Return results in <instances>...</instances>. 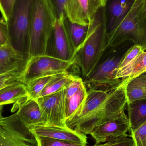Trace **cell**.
I'll list each match as a JSON object with an SVG mask.
<instances>
[{"instance_id":"obj_1","label":"cell","mask_w":146,"mask_h":146,"mask_svg":"<svg viewBox=\"0 0 146 146\" xmlns=\"http://www.w3.org/2000/svg\"><path fill=\"white\" fill-rule=\"evenodd\" d=\"M106 7L99 10L92 22L88 25L85 40L75 52L74 64L80 67L85 78L97 67L107 48L108 33Z\"/></svg>"},{"instance_id":"obj_2","label":"cell","mask_w":146,"mask_h":146,"mask_svg":"<svg viewBox=\"0 0 146 146\" xmlns=\"http://www.w3.org/2000/svg\"><path fill=\"white\" fill-rule=\"evenodd\" d=\"M57 19L49 0L34 1L30 23V57L48 54V47Z\"/></svg>"},{"instance_id":"obj_3","label":"cell","mask_w":146,"mask_h":146,"mask_svg":"<svg viewBox=\"0 0 146 146\" xmlns=\"http://www.w3.org/2000/svg\"><path fill=\"white\" fill-rule=\"evenodd\" d=\"M127 41L141 45L146 50V12L145 0H134L121 22L108 33L107 47H115Z\"/></svg>"},{"instance_id":"obj_4","label":"cell","mask_w":146,"mask_h":146,"mask_svg":"<svg viewBox=\"0 0 146 146\" xmlns=\"http://www.w3.org/2000/svg\"><path fill=\"white\" fill-rule=\"evenodd\" d=\"M34 1L15 0L9 18L6 21L8 43L21 54L29 55L30 23Z\"/></svg>"},{"instance_id":"obj_5","label":"cell","mask_w":146,"mask_h":146,"mask_svg":"<svg viewBox=\"0 0 146 146\" xmlns=\"http://www.w3.org/2000/svg\"><path fill=\"white\" fill-rule=\"evenodd\" d=\"M122 82L115 87L104 105L97 112L82 120L72 129L84 134H90L97 126L114 118L125 111L127 104L126 92L127 82L122 80Z\"/></svg>"},{"instance_id":"obj_6","label":"cell","mask_w":146,"mask_h":146,"mask_svg":"<svg viewBox=\"0 0 146 146\" xmlns=\"http://www.w3.org/2000/svg\"><path fill=\"white\" fill-rule=\"evenodd\" d=\"M0 146H38V143L15 113L3 117L0 121Z\"/></svg>"},{"instance_id":"obj_7","label":"cell","mask_w":146,"mask_h":146,"mask_svg":"<svg viewBox=\"0 0 146 146\" xmlns=\"http://www.w3.org/2000/svg\"><path fill=\"white\" fill-rule=\"evenodd\" d=\"M74 64V62L63 60L48 54L32 56L23 76V83L26 85L39 77L67 72Z\"/></svg>"},{"instance_id":"obj_8","label":"cell","mask_w":146,"mask_h":146,"mask_svg":"<svg viewBox=\"0 0 146 146\" xmlns=\"http://www.w3.org/2000/svg\"><path fill=\"white\" fill-rule=\"evenodd\" d=\"M107 0H66V16L70 22L88 26L100 9L105 7Z\"/></svg>"},{"instance_id":"obj_9","label":"cell","mask_w":146,"mask_h":146,"mask_svg":"<svg viewBox=\"0 0 146 146\" xmlns=\"http://www.w3.org/2000/svg\"><path fill=\"white\" fill-rule=\"evenodd\" d=\"M121 58L110 57L96 67L84 82L90 89H107L116 86L122 80L116 79Z\"/></svg>"},{"instance_id":"obj_10","label":"cell","mask_w":146,"mask_h":146,"mask_svg":"<svg viewBox=\"0 0 146 146\" xmlns=\"http://www.w3.org/2000/svg\"><path fill=\"white\" fill-rule=\"evenodd\" d=\"M36 100L41 108L45 124L67 127L64 88Z\"/></svg>"},{"instance_id":"obj_11","label":"cell","mask_w":146,"mask_h":146,"mask_svg":"<svg viewBox=\"0 0 146 146\" xmlns=\"http://www.w3.org/2000/svg\"><path fill=\"white\" fill-rule=\"evenodd\" d=\"M51 38H53V54L51 56L63 60L74 62L75 50L69 32L68 21L66 15H62L56 19Z\"/></svg>"},{"instance_id":"obj_12","label":"cell","mask_w":146,"mask_h":146,"mask_svg":"<svg viewBox=\"0 0 146 146\" xmlns=\"http://www.w3.org/2000/svg\"><path fill=\"white\" fill-rule=\"evenodd\" d=\"M114 87L107 89H89L80 108L72 117L67 120L66 126L72 129L76 124L97 112L106 103Z\"/></svg>"},{"instance_id":"obj_13","label":"cell","mask_w":146,"mask_h":146,"mask_svg":"<svg viewBox=\"0 0 146 146\" xmlns=\"http://www.w3.org/2000/svg\"><path fill=\"white\" fill-rule=\"evenodd\" d=\"M130 123L123 111L114 118L95 128L90 135L96 143H103L127 135Z\"/></svg>"},{"instance_id":"obj_14","label":"cell","mask_w":146,"mask_h":146,"mask_svg":"<svg viewBox=\"0 0 146 146\" xmlns=\"http://www.w3.org/2000/svg\"><path fill=\"white\" fill-rule=\"evenodd\" d=\"M28 128L35 136L71 141L86 146L88 144L86 135L72 129L67 126L61 127L44 124Z\"/></svg>"},{"instance_id":"obj_15","label":"cell","mask_w":146,"mask_h":146,"mask_svg":"<svg viewBox=\"0 0 146 146\" xmlns=\"http://www.w3.org/2000/svg\"><path fill=\"white\" fill-rule=\"evenodd\" d=\"M87 92L84 81L81 78L77 77L64 88L66 121L72 117L80 108Z\"/></svg>"},{"instance_id":"obj_16","label":"cell","mask_w":146,"mask_h":146,"mask_svg":"<svg viewBox=\"0 0 146 146\" xmlns=\"http://www.w3.org/2000/svg\"><path fill=\"white\" fill-rule=\"evenodd\" d=\"M21 121L28 127L45 124L42 113L36 100L29 98L20 104L13 106Z\"/></svg>"},{"instance_id":"obj_17","label":"cell","mask_w":146,"mask_h":146,"mask_svg":"<svg viewBox=\"0 0 146 146\" xmlns=\"http://www.w3.org/2000/svg\"><path fill=\"white\" fill-rule=\"evenodd\" d=\"M30 58L29 55L21 54L16 52L8 43L0 46V74L27 63Z\"/></svg>"},{"instance_id":"obj_18","label":"cell","mask_w":146,"mask_h":146,"mask_svg":"<svg viewBox=\"0 0 146 146\" xmlns=\"http://www.w3.org/2000/svg\"><path fill=\"white\" fill-rule=\"evenodd\" d=\"M108 33L115 28L124 19L134 0H108Z\"/></svg>"},{"instance_id":"obj_19","label":"cell","mask_w":146,"mask_h":146,"mask_svg":"<svg viewBox=\"0 0 146 146\" xmlns=\"http://www.w3.org/2000/svg\"><path fill=\"white\" fill-rule=\"evenodd\" d=\"M25 85L22 82L10 85L0 89V106L22 103L29 98Z\"/></svg>"},{"instance_id":"obj_20","label":"cell","mask_w":146,"mask_h":146,"mask_svg":"<svg viewBox=\"0 0 146 146\" xmlns=\"http://www.w3.org/2000/svg\"><path fill=\"white\" fill-rule=\"evenodd\" d=\"M127 107L130 125L129 132L132 134L146 122V99L127 103Z\"/></svg>"},{"instance_id":"obj_21","label":"cell","mask_w":146,"mask_h":146,"mask_svg":"<svg viewBox=\"0 0 146 146\" xmlns=\"http://www.w3.org/2000/svg\"><path fill=\"white\" fill-rule=\"evenodd\" d=\"M145 71L146 51H144L128 65L117 70L116 79L124 80L128 83Z\"/></svg>"},{"instance_id":"obj_22","label":"cell","mask_w":146,"mask_h":146,"mask_svg":"<svg viewBox=\"0 0 146 146\" xmlns=\"http://www.w3.org/2000/svg\"><path fill=\"white\" fill-rule=\"evenodd\" d=\"M126 92L127 103L138 100L146 99V75H141L127 83Z\"/></svg>"},{"instance_id":"obj_23","label":"cell","mask_w":146,"mask_h":146,"mask_svg":"<svg viewBox=\"0 0 146 146\" xmlns=\"http://www.w3.org/2000/svg\"><path fill=\"white\" fill-rule=\"evenodd\" d=\"M76 77L67 72L57 74L46 85L39 97L49 95L63 89Z\"/></svg>"},{"instance_id":"obj_24","label":"cell","mask_w":146,"mask_h":146,"mask_svg":"<svg viewBox=\"0 0 146 146\" xmlns=\"http://www.w3.org/2000/svg\"><path fill=\"white\" fill-rule=\"evenodd\" d=\"M28 62L0 74V89L16 83H23V76Z\"/></svg>"},{"instance_id":"obj_25","label":"cell","mask_w":146,"mask_h":146,"mask_svg":"<svg viewBox=\"0 0 146 146\" xmlns=\"http://www.w3.org/2000/svg\"><path fill=\"white\" fill-rule=\"evenodd\" d=\"M56 74L42 76L34 79L26 84L29 98L37 99L48 83Z\"/></svg>"},{"instance_id":"obj_26","label":"cell","mask_w":146,"mask_h":146,"mask_svg":"<svg viewBox=\"0 0 146 146\" xmlns=\"http://www.w3.org/2000/svg\"><path fill=\"white\" fill-rule=\"evenodd\" d=\"M88 27V26L82 25L76 23H72L68 21L69 32L75 51L79 48L85 40L87 33Z\"/></svg>"},{"instance_id":"obj_27","label":"cell","mask_w":146,"mask_h":146,"mask_svg":"<svg viewBox=\"0 0 146 146\" xmlns=\"http://www.w3.org/2000/svg\"><path fill=\"white\" fill-rule=\"evenodd\" d=\"M144 51L145 50L141 45L134 44L132 46L121 58L117 70L128 65Z\"/></svg>"},{"instance_id":"obj_28","label":"cell","mask_w":146,"mask_h":146,"mask_svg":"<svg viewBox=\"0 0 146 146\" xmlns=\"http://www.w3.org/2000/svg\"><path fill=\"white\" fill-rule=\"evenodd\" d=\"M35 137L37 141L38 146H86L71 141L40 136Z\"/></svg>"},{"instance_id":"obj_29","label":"cell","mask_w":146,"mask_h":146,"mask_svg":"<svg viewBox=\"0 0 146 146\" xmlns=\"http://www.w3.org/2000/svg\"><path fill=\"white\" fill-rule=\"evenodd\" d=\"M93 146H135L131 135L121 136L104 143H95Z\"/></svg>"},{"instance_id":"obj_30","label":"cell","mask_w":146,"mask_h":146,"mask_svg":"<svg viewBox=\"0 0 146 146\" xmlns=\"http://www.w3.org/2000/svg\"><path fill=\"white\" fill-rule=\"evenodd\" d=\"M130 135L135 146H146V122Z\"/></svg>"},{"instance_id":"obj_31","label":"cell","mask_w":146,"mask_h":146,"mask_svg":"<svg viewBox=\"0 0 146 146\" xmlns=\"http://www.w3.org/2000/svg\"><path fill=\"white\" fill-rule=\"evenodd\" d=\"M15 0H0V12L7 21L9 18Z\"/></svg>"},{"instance_id":"obj_32","label":"cell","mask_w":146,"mask_h":146,"mask_svg":"<svg viewBox=\"0 0 146 146\" xmlns=\"http://www.w3.org/2000/svg\"><path fill=\"white\" fill-rule=\"evenodd\" d=\"M8 43V28L6 21L3 17L0 18V46Z\"/></svg>"},{"instance_id":"obj_33","label":"cell","mask_w":146,"mask_h":146,"mask_svg":"<svg viewBox=\"0 0 146 146\" xmlns=\"http://www.w3.org/2000/svg\"><path fill=\"white\" fill-rule=\"evenodd\" d=\"M54 10L57 18L65 14V6L66 0H49Z\"/></svg>"},{"instance_id":"obj_34","label":"cell","mask_w":146,"mask_h":146,"mask_svg":"<svg viewBox=\"0 0 146 146\" xmlns=\"http://www.w3.org/2000/svg\"><path fill=\"white\" fill-rule=\"evenodd\" d=\"M3 106H0V121L3 118L2 115L3 110Z\"/></svg>"},{"instance_id":"obj_35","label":"cell","mask_w":146,"mask_h":146,"mask_svg":"<svg viewBox=\"0 0 146 146\" xmlns=\"http://www.w3.org/2000/svg\"><path fill=\"white\" fill-rule=\"evenodd\" d=\"M140 75H146V71L142 73V74H141Z\"/></svg>"},{"instance_id":"obj_36","label":"cell","mask_w":146,"mask_h":146,"mask_svg":"<svg viewBox=\"0 0 146 146\" xmlns=\"http://www.w3.org/2000/svg\"><path fill=\"white\" fill-rule=\"evenodd\" d=\"M145 8L146 12V0H145Z\"/></svg>"},{"instance_id":"obj_37","label":"cell","mask_w":146,"mask_h":146,"mask_svg":"<svg viewBox=\"0 0 146 146\" xmlns=\"http://www.w3.org/2000/svg\"><path fill=\"white\" fill-rule=\"evenodd\" d=\"M107 1H108V0H107Z\"/></svg>"},{"instance_id":"obj_38","label":"cell","mask_w":146,"mask_h":146,"mask_svg":"<svg viewBox=\"0 0 146 146\" xmlns=\"http://www.w3.org/2000/svg\"></svg>"}]
</instances>
